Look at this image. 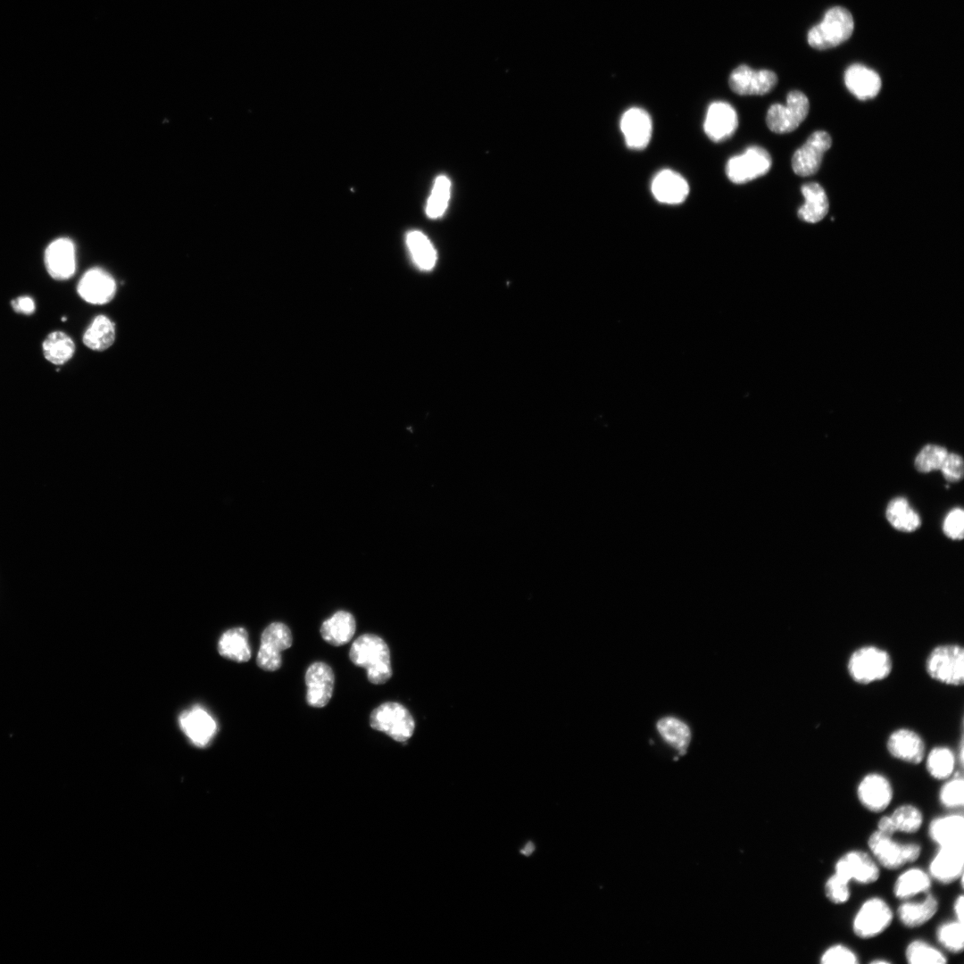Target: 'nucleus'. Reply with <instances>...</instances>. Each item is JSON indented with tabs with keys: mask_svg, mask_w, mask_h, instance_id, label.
Instances as JSON below:
<instances>
[{
	"mask_svg": "<svg viewBox=\"0 0 964 964\" xmlns=\"http://www.w3.org/2000/svg\"><path fill=\"white\" fill-rule=\"evenodd\" d=\"M349 658L355 666L366 669L369 681L374 685L385 684L392 677L389 647L377 635L360 636L352 644Z\"/></svg>",
	"mask_w": 964,
	"mask_h": 964,
	"instance_id": "obj_1",
	"label": "nucleus"
},
{
	"mask_svg": "<svg viewBox=\"0 0 964 964\" xmlns=\"http://www.w3.org/2000/svg\"><path fill=\"white\" fill-rule=\"evenodd\" d=\"M893 661L887 651L865 645L852 652L847 662L851 678L858 684L868 685L886 678L892 672Z\"/></svg>",
	"mask_w": 964,
	"mask_h": 964,
	"instance_id": "obj_2",
	"label": "nucleus"
},
{
	"mask_svg": "<svg viewBox=\"0 0 964 964\" xmlns=\"http://www.w3.org/2000/svg\"><path fill=\"white\" fill-rule=\"evenodd\" d=\"M854 29L852 13L841 6L828 9L821 22L808 32V43L816 49L833 48L848 40Z\"/></svg>",
	"mask_w": 964,
	"mask_h": 964,
	"instance_id": "obj_3",
	"label": "nucleus"
},
{
	"mask_svg": "<svg viewBox=\"0 0 964 964\" xmlns=\"http://www.w3.org/2000/svg\"><path fill=\"white\" fill-rule=\"evenodd\" d=\"M867 844L877 864L888 870H896L915 862L922 852L921 845L917 843L899 842L878 830L868 835Z\"/></svg>",
	"mask_w": 964,
	"mask_h": 964,
	"instance_id": "obj_4",
	"label": "nucleus"
},
{
	"mask_svg": "<svg viewBox=\"0 0 964 964\" xmlns=\"http://www.w3.org/2000/svg\"><path fill=\"white\" fill-rule=\"evenodd\" d=\"M926 671L934 680L959 686L964 682V650L956 644L935 646L926 660Z\"/></svg>",
	"mask_w": 964,
	"mask_h": 964,
	"instance_id": "obj_5",
	"label": "nucleus"
},
{
	"mask_svg": "<svg viewBox=\"0 0 964 964\" xmlns=\"http://www.w3.org/2000/svg\"><path fill=\"white\" fill-rule=\"evenodd\" d=\"M893 911L879 896H871L858 908L852 920V930L858 938L868 940L882 935L892 924Z\"/></svg>",
	"mask_w": 964,
	"mask_h": 964,
	"instance_id": "obj_6",
	"label": "nucleus"
},
{
	"mask_svg": "<svg viewBox=\"0 0 964 964\" xmlns=\"http://www.w3.org/2000/svg\"><path fill=\"white\" fill-rule=\"evenodd\" d=\"M370 725L399 743L407 742L415 729L411 712L395 702H386L375 708L370 716Z\"/></svg>",
	"mask_w": 964,
	"mask_h": 964,
	"instance_id": "obj_7",
	"label": "nucleus"
},
{
	"mask_svg": "<svg viewBox=\"0 0 964 964\" xmlns=\"http://www.w3.org/2000/svg\"><path fill=\"white\" fill-rule=\"evenodd\" d=\"M810 109L808 97L801 91L794 90L786 96V104H772L767 112L766 123L775 133H789L805 120Z\"/></svg>",
	"mask_w": 964,
	"mask_h": 964,
	"instance_id": "obj_8",
	"label": "nucleus"
},
{
	"mask_svg": "<svg viewBox=\"0 0 964 964\" xmlns=\"http://www.w3.org/2000/svg\"><path fill=\"white\" fill-rule=\"evenodd\" d=\"M771 163L770 154L766 149L752 145L728 160L726 174L731 182L744 184L765 175L770 170Z\"/></svg>",
	"mask_w": 964,
	"mask_h": 964,
	"instance_id": "obj_9",
	"label": "nucleus"
},
{
	"mask_svg": "<svg viewBox=\"0 0 964 964\" xmlns=\"http://www.w3.org/2000/svg\"><path fill=\"white\" fill-rule=\"evenodd\" d=\"M834 873L850 884L867 885L879 879L880 866L868 852L850 850L836 860Z\"/></svg>",
	"mask_w": 964,
	"mask_h": 964,
	"instance_id": "obj_10",
	"label": "nucleus"
},
{
	"mask_svg": "<svg viewBox=\"0 0 964 964\" xmlns=\"http://www.w3.org/2000/svg\"><path fill=\"white\" fill-rule=\"evenodd\" d=\"M293 637L288 627L273 622L264 628L256 658L257 665L264 670L275 671L281 667V652L292 645Z\"/></svg>",
	"mask_w": 964,
	"mask_h": 964,
	"instance_id": "obj_11",
	"label": "nucleus"
},
{
	"mask_svg": "<svg viewBox=\"0 0 964 964\" xmlns=\"http://www.w3.org/2000/svg\"><path fill=\"white\" fill-rule=\"evenodd\" d=\"M856 795L860 805L869 812L881 813L891 804L893 787L885 775L878 772L866 774L859 781Z\"/></svg>",
	"mask_w": 964,
	"mask_h": 964,
	"instance_id": "obj_12",
	"label": "nucleus"
},
{
	"mask_svg": "<svg viewBox=\"0 0 964 964\" xmlns=\"http://www.w3.org/2000/svg\"><path fill=\"white\" fill-rule=\"evenodd\" d=\"M777 82L775 72L769 70H753L741 64L732 71L728 84L733 92L740 96H761L771 91Z\"/></svg>",
	"mask_w": 964,
	"mask_h": 964,
	"instance_id": "obj_13",
	"label": "nucleus"
},
{
	"mask_svg": "<svg viewBox=\"0 0 964 964\" xmlns=\"http://www.w3.org/2000/svg\"><path fill=\"white\" fill-rule=\"evenodd\" d=\"M116 291L115 278L100 267L87 270L82 275L77 286L79 295L85 302L95 305L110 303L114 298Z\"/></svg>",
	"mask_w": 964,
	"mask_h": 964,
	"instance_id": "obj_14",
	"label": "nucleus"
},
{
	"mask_svg": "<svg viewBox=\"0 0 964 964\" xmlns=\"http://www.w3.org/2000/svg\"><path fill=\"white\" fill-rule=\"evenodd\" d=\"M831 145L832 139L827 132H813L793 155L792 168L794 173L802 177L815 174L820 167L824 154Z\"/></svg>",
	"mask_w": 964,
	"mask_h": 964,
	"instance_id": "obj_15",
	"label": "nucleus"
},
{
	"mask_svg": "<svg viewBox=\"0 0 964 964\" xmlns=\"http://www.w3.org/2000/svg\"><path fill=\"white\" fill-rule=\"evenodd\" d=\"M44 262L47 273L55 280H66L76 271V253L73 242L68 237L52 241L45 250Z\"/></svg>",
	"mask_w": 964,
	"mask_h": 964,
	"instance_id": "obj_16",
	"label": "nucleus"
},
{
	"mask_svg": "<svg viewBox=\"0 0 964 964\" xmlns=\"http://www.w3.org/2000/svg\"><path fill=\"white\" fill-rule=\"evenodd\" d=\"M963 869L964 845L938 847L928 866L931 878L942 885L959 880Z\"/></svg>",
	"mask_w": 964,
	"mask_h": 964,
	"instance_id": "obj_17",
	"label": "nucleus"
},
{
	"mask_svg": "<svg viewBox=\"0 0 964 964\" xmlns=\"http://www.w3.org/2000/svg\"><path fill=\"white\" fill-rule=\"evenodd\" d=\"M304 679L307 704L314 708L326 706L332 697L335 685V675L330 666L321 661L311 664Z\"/></svg>",
	"mask_w": 964,
	"mask_h": 964,
	"instance_id": "obj_18",
	"label": "nucleus"
},
{
	"mask_svg": "<svg viewBox=\"0 0 964 964\" xmlns=\"http://www.w3.org/2000/svg\"><path fill=\"white\" fill-rule=\"evenodd\" d=\"M738 118L734 107L727 102L716 101L707 109L703 130L713 142H723L736 130Z\"/></svg>",
	"mask_w": 964,
	"mask_h": 964,
	"instance_id": "obj_19",
	"label": "nucleus"
},
{
	"mask_svg": "<svg viewBox=\"0 0 964 964\" xmlns=\"http://www.w3.org/2000/svg\"><path fill=\"white\" fill-rule=\"evenodd\" d=\"M886 749L890 755L902 762L919 764L926 755L925 742L914 730L898 728L893 731L886 740Z\"/></svg>",
	"mask_w": 964,
	"mask_h": 964,
	"instance_id": "obj_20",
	"label": "nucleus"
},
{
	"mask_svg": "<svg viewBox=\"0 0 964 964\" xmlns=\"http://www.w3.org/2000/svg\"><path fill=\"white\" fill-rule=\"evenodd\" d=\"M620 130L628 148L644 149L652 137V123L650 114L639 107L627 109L620 119Z\"/></svg>",
	"mask_w": 964,
	"mask_h": 964,
	"instance_id": "obj_21",
	"label": "nucleus"
},
{
	"mask_svg": "<svg viewBox=\"0 0 964 964\" xmlns=\"http://www.w3.org/2000/svg\"><path fill=\"white\" fill-rule=\"evenodd\" d=\"M179 726L193 744L205 747L213 738L217 724L202 707L194 706L179 716Z\"/></svg>",
	"mask_w": 964,
	"mask_h": 964,
	"instance_id": "obj_22",
	"label": "nucleus"
},
{
	"mask_svg": "<svg viewBox=\"0 0 964 964\" xmlns=\"http://www.w3.org/2000/svg\"><path fill=\"white\" fill-rule=\"evenodd\" d=\"M939 901L931 892L922 899L902 901L897 907L896 916L900 923L907 928H918L929 922L938 912Z\"/></svg>",
	"mask_w": 964,
	"mask_h": 964,
	"instance_id": "obj_23",
	"label": "nucleus"
},
{
	"mask_svg": "<svg viewBox=\"0 0 964 964\" xmlns=\"http://www.w3.org/2000/svg\"><path fill=\"white\" fill-rule=\"evenodd\" d=\"M651 190L658 202L666 204H679L686 199L689 186L679 173L665 169L654 176Z\"/></svg>",
	"mask_w": 964,
	"mask_h": 964,
	"instance_id": "obj_24",
	"label": "nucleus"
},
{
	"mask_svg": "<svg viewBox=\"0 0 964 964\" xmlns=\"http://www.w3.org/2000/svg\"><path fill=\"white\" fill-rule=\"evenodd\" d=\"M928 836L937 847L964 845V818L952 813L934 818Z\"/></svg>",
	"mask_w": 964,
	"mask_h": 964,
	"instance_id": "obj_25",
	"label": "nucleus"
},
{
	"mask_svg": "<svg viewBox=\"0 0 964 964\" xmlns=\"http://www.w3.org/2000/svg\"><path fill=\"white\" fill-rule=\"evenodd\" d=\"M844 83L848 90L860 100L874 98L881 89V79L873 70L852 64L844 72Z\"/></svg>",
	"mask_w": 964,
	"mask_h": 964,
	"instance_id": "obj_26",
	"label": "nucleus"
},
{
	"mask_svg": "<svg viewBox=\"0 0 964 964\" xmlns=\"http://www.w3.org/2000/svg\"><path fill=\"white\" fill-rule=\"evenodd\" d=\"M932 881L927 871L918 867L910 868L896 877L893 885V893L899 901L916 898L930 892Z\"/></svg>",
	"mask_w": 964,
	"mask_h": 964,
	"instance_id": "obj_27",
	"label": "nucleus"
},
{
	"mask_svg": "<svg viewBox=\"0 0 964 964\" xmlns=\"http://www.w3.org/2000/svg\"><path fill=\"white\" fill-rule=\"evenodd\" d=\"M356 630L355 619L348 611H338L323 621L320 634L323 640L334 646L347 644Z\"/></svg>",
	"mask_w": 964,
	"mask_h": 964,
	"instance_id": "obj_28",
	"label": "nucleus"
},
{
	"mask_svg": "<svg viewBox=\"0 0 964 964\" xmlns=\"http://www.w3.org/2000/svg\"><path fill=\"white\" fill-rule=\"evenodd\" d=\"M802 194L805 203L798 210L799 218L810 223L820 221L827 215L829 206L823 187L815 182L807 183L802 187Z\"/></svg>",
	"mask_w": 964,
	"mask_h": 964,
	"instance_id": "obj_29",
	"label": "nucleus"
},
{
	"mask_svg": "<svg viewBox=\"0 0 964 964\" xmlns=\"http://www.w3.org/2000/svg\"><path fill=\"white\" fill-rule=\"evenodd\" d=\"M116 339V327L107 316L99 314L85 330L82 341L90 350L103 352L109 349Z\"/></svg>",
	"mask_w": 964,
	"mask_h": 964,
	"instance_id": "obj_30",
	"label": "nucleus"
},
{
	"mask_svg": "<svg viewBox=\"0 0 964 964\" xmlns=\"http://www.w3.org/2000/svg\"><path fill=\"white\" fill-rule=\"evenodd\" d=\"M220 654L237 662H245L251 658V647L248 633L244 627H234L222 634L219 640Z\"/></svg>",
	"mask_w": 964,
	"mask_h": 964,
	"instance_id": "obj_31",
	"label": "nucleus"
},
{
	"mask_svg": "<svg viewBox=\"0 0 964 964\" xmlns=\"http://www.w3.org/2000/svg\"><path fill=\"white\" fill-rule=\"evenodd\" d=\"M885 517L892 527L902 532H913L921 525L918 513L910 505L909 501L902 496L889 502Z\"/></svg>",
	"mask_w": 964,
	"mask_h": 964,
	"instance_id": "obj_32",
	"label": "nucleus"
},
{
	"mask_svg": "<svg viewBox=\"0 0 964 964\" xmlns=\"http://www.w3.org/2000/svg\"><path fill=\"white\" fill-rule=\"evenodd\" d=\"M42 349L49 362L62 365L73 357L76 346L69 335L57 330L46 337L42 343Z\"/></svg>",
	"mask_w": 964,
	"mask_h": 964,
	"instance_id": "obj_33",
	"label": "nucleus"
},
{
	"mask_svg": "<svg viewBox=\"0 0 964 964\" xmlns=\"http://www.w3.org/2000/svg\"><path fill=\"white\" fill-rule=\"evenodd\" d=\"M406 244L415 264L423 270H430L436 262V252L429 239L419 230L406 235Z\"/></svg>",
	"mask_w": 964,
	"mask_h": 964,
	"instance_id": "obj_34",
	"label": "nucleus"
},
{
	"mask_svg": "<svg viewBox=\"0 0 964 964\" xmlns=\"http://www.w3.org/2000/svg\"><path fill=\"white\" fill-rule=\"evenodd\" d=\"M925 758L927 771L934 779L946 780L955 772L958 760L949 747L935 746Z\"/></svg>",
	"mask_w": 964,
	"mask_h": 964,
	"instance_id": "obj_35",
	"label": "nucleus"
},
{
	"mask_svg": "<svg viewBox=\"0 0 964 964\" xmlns=\"http://www.w3.org/2000/svg\"><path fill=\"white\" fill-rule=\"evenodd\" d=\"M657 729L662 738L680 754L686 753L691 739V732L686 723L673 717H666L658 721Z\"/></svg>",
	"mask_w": 964,
	"mask_h": 964,
	"instance_id": "obj_36",
	"label": "nucleus"
},
{
	"mask_svg": "<svg viewBox=\"0 0 964 964\" xmlns=\"http://www.w3.org/2000/svg\"><path fill=\"white\" fill-rule=\"evenodd\" d=\"M904 956L909 964H946V955L923 939L910 941L905 948Z\"/></svg>",
	"mask_w": 964,
	"mask_h": 964,
	"instance_id": "obj_37",
	"label": "nucleus"
},
{
	"mask_svg": "<svg viewBox=\"0 0 964 964\" xmlns=\"http://www.w3.org/2000/svg\"><path fill=\"white\" fill-rule=\"evenodd\" d=\"M889 816L896 833L914 834L924 822L921 810L910 803L899 805Z\"/></svg>",
	"mask_w": 964,
	"mask_h": 964,
	"instance_id": "obj_38",
	"label": "nucleus"
},
{
	"mask_svg": "<svg viewBox=\"0 0 964 964\" xmlns=\"http://www.w3.org/2000/svg\"><path fill=\"white\" fill-rule=\"evenodd\" d=\"M935 937L947 952L953 954L962 952L964 949L963 922L957 919L943 922L936 928Z\"/></svg>",
	"mask_w": 964,
	"mask_h": 964,
	"instance_id": "obj_39",
	"label": "nucleus"
},
{
	"mask_svg": "<svg viewBox=\"0 0 964 964\" xmlns=\"http://www.w3.org/2000/svg\"><path fill=\"white\" fill-rule=\"evenodd\" d=\"M940 804L949 810L960 809L964 805V780L959 772L947 778L938 793Z\"/></svg>",
	"mask_w": 964,
	"mask_h": 964,
	"instance_id": "obj_40",
	"label": "nucleus"
},
{
	"mask_svg": "<svg viewBox=\"0 0 964 964\" xmlns=\"http://www.w3.org/2000/svg\"><path fill=\"white\" fill-rule=\"evenodd\" d=\"M451 191V182L445 176H439L435 180L428 197L426 213L431 219L442 216L447 208Z\"/></svg>",
	"mask_w": 964,
	"mask_h": 964,
	"instance_id": "obj_41",
	"label": "nucleus"
},
{
	"mask_svg": "<svg viewBox=\"0 0 964 964\" xmlns=\"http://www.w3.org/2000/svg\"><path fill=\"white\" fill-rule=\"evenodd\" d=\"M948 453L943 446L933 444L927 445L916 456L914 461L915 468L922 473L940 470Z\"/></svg>",
	"mask_w": 964,
	"mask_h": 964,
	"instance_id": "obj_42",
	"label": "nucleus"
},
{
	"mask_svg": "<svg viewBox=\"0 0 964 964\" xmlns=\"http://www.w3.org/2000/svg\"><path fill=\"white\" fill-rule=\"evenodd\" d=\"M821 964H859V955L849 946L835 943L826 948L819 956Z\"/></svg>",
	"mask_w": 964,
	"mask_h": 964,
	"instance_id": "obj_43",
	"label": "nucleus"
},
{
	"mask_svg": "<svg viewBox=\"0 0 964 964\" xmlns=\"http://www.w3.org/2000/svg\"><path fill=\"white\" fill-rule=\"evenodd\" d=\"M824 893L831 903L835 905L844 904L851 898L850 883L833 873L824 884Z\"/></svg>",
	"mask_w": 964,
	"mask_h": 964,
	"instance_id": "obj_44",
	"label": "nucleus"
},
{
	"mask_svg": "<svg viewBox=\"0 0 964 964\" xmlns=\"http://www.w3.org/2000/svg\"><path fill=\"white\" fill-rule=\"evenodd\" d=\"M943 531L952 540H961L964 535V511L961 508L952 509L944 518Z\"/></svg>",
	"mask_w": 964,
	"mask_h": 964,
	"instance_id": "obj_45",
	"label": "nucleus"
},
{
	"mask_svg": "<svg viewBox=\"0 0 964 964\" xmlns=\"http://www.w3.org/2000/svg\"><path fill=\"white\" fill-rule=\"evenodd\" d=\"M940 470L948 482L961 480L964 474L962 457L955 453H948Z\"/></svg>",
	"mask_w": 964,
	"mask_h": 964,
	"instance_id": "obj_46",
	"label": "nucleus"
},
{
	"mask_svg": "<svg viewBox=\"0 0 964 964\" xmlns=\"http://www.w3.org/2000/svg\"><path fill=\"white\" fill-rule=\"evenodd\" d=\"M11 304L13 311L17 313L29 315L36 310L34 300L28 295L20 296L12 300Z\"/></svg>",
	"mask_w": 964,
	"mask_h": 964,
	"instance_id": "obj_47",
	"label": "nucleus"
},
{
	"mask_svg": "<svg viewBox=\"0 0 964 964\" xmlns=\"http://www.w3.org/2000/svg\"><path fill=\"white\" fill-rule=\"evenodd\" d=\"M877 830L892 836L896 833L889 815L880 817L877 824Z\"/></svg>",
	"mask_w": 964,
	"mask_h": 964,
	"instance_id": "obj_48",
	"label": "nucleus"
},
{
	"mask_svg": "<svg viewBox=\"0 0 964 964\" xmlns=\"http://www.w3.org/2000/svg\"><path fill=\"white\" fill-rule=\"evenodd\" d=\"M953 914L955 919L963 922L964 920V896L962 893L959 894L953 902L952 906Z\"/></svg>",
	"mask_w": 964,
	"mask_h": 964,
	"instance_id": "obj_49",
	"label": "nucleus"
},
{
	"mask_svg": "<svg viewBox=\"0 0 964 964\" xmlns=\"http://www.w3.org/2000/svg\"><path fill=\"white\" fill-rule=\"evenodd\" d=\"M534 850H535L534 844L529 842L520 850V853L525 855V856H529L534 852Z\"/></svg>",
	"mask_w": 964,
	"mask_h": 964,
	"instance_id": "obj_50",
	"label": "nucleus"
},
{
	"mask_svg": "<svg viewBox=\"0 0 964 964\" xmlns=\"http://www.w3.org/2000/svg\"><path fill=\"white\" fill-rule=\"evenodd\" d=\"M869 963H872V964H890L891 961L886 960V959H883V958L877 959H877H874V960H870Z\"/></svg>",
	"mask_w": 964,
	"mask_h": 964,
	"instance_id": "obj_51",
	"label": "nucleus"
},
{
	"mask_svg": "<svg viewBox=\"0 0 964 964\" xmlns=\"http://www.w3.org/2000/svg\"><path fill=\"white\" fill-rule=\"evenodd\" d=\"M62 321H65V320H66V318H65V317L62 318Z\"/></svg>",
	"mask_w": 964,
	"mask_h": 964,
	"instance_id": "obj_52",
	"label": "nucleus"
}]
</instances>
